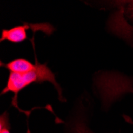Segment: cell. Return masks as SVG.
I'll use <instances>...</instances> for the list:
<instances>
[{
    "instance_id": "3",
    "label": "cell",
    "mask_w": 133,
    "mask_h": 133,
    "mask_svg": "<svg viewBox=\"0 0 133 133\" xmlns=\"http://www.w3.org/2000/svg\"><path fill=\"white\" fill-rule=\"evenodd\" d=\"M2 65L7 69L12 74H23L33 70L35 68V64L24 58H17L6 64L2 63Z\"/></svg>"
},
{
    "instance_id": "4",
    "label": "cell",
    "mask_w": 133,
    "mask_h": 133,
    "mask_svg": "<svg viewBox=\"0 0 133 133\" xmlns=\"http://www.w3.org/2000/svg\"><path fill=\"white\" fill-rule=\"evenodd\" d=\"M0 133H10L8 115L4 112L0 118Z\"/></svg>"
},
{
    "instance_id": "1",
    "label": "cell",
    "mask_w": 133,
    "mask_h": 133,
    "mask_svg": "<svg viewBox=\"0 0 133 133\" xmlns=\"http://www.w3.org/2000/svg\"><path fill=\"white\" fill-rule=\"evenodd\" d=\"M49 81L53 84V85L57 89L58 95L62 97V92L56 81L55 75L51 69L47 66L46 64H40L38 61L35 62V68L23 74H12L10 72L6 87L3 89L1 94L13 92L15 96L18 95L23 89L26 88L33 83H42Z\"/></svg>"
},
{
    "instance_id": "2",
    "label": "cell",
    "mask_w": 133,
    "mask_h": 133,
    "mask_svg": "<svg viewBox=\"0 0 133 133\" xmlns=\"http://www.w3.org/2000/svg\"><path fill=\"white\" fill-rule=\"evenodd\" d=\"M31 25H25L18 26L12 27L8 30H2L1 42L8 41L12 43H20L27 39V33L26 30L30 29Z\"/></svg>"
}]
</instances>
